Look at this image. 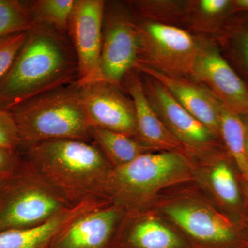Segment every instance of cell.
I'll return each mask as SVG.
<instances>
[{
	"mask_svg": "<svg viewBox=\"0 0 248 248\" xmlns=\"http://www.w3.org/2000/svg\"><path fill=\"white\" fill-rule=\"evenodd\" d=\"M76 0H35L27 1L32 27L53 29L68 35V27Z\"/></svg>",
	"mask_w": 248,
	"mask_h": 248,
	"instance_id": "44dd1931",
	"label": "cell"
},
{
	"mask_svg": "<svg viewBox=\"0 0 248 248\" xmlns=\"http://www.w3.org/2000/svg\"><path fill=\"white\" fill-rule=\"evenodd\" d=\"M21 140L17 124L9 111L0 108V146L19 151Z\"/></svg>",
	"mask_w": 248,
	"mask_h": 248,
	"instance_id": "484cf974",
	"label": "cell"
},
{
	"mask_svg": "<svg viewBox=\"0 0 248 248\" xmlns=\"http://www.w3.org/2000/svg\"><path fill=\"white\" fill-rule=\"evenodd\" d=\"M140 74L148 102L193 159L203 160L221 151V141L184 109L162 84L151 77Z\"/></svg>",
	"mask_w": 248,
	"mask_h": 248,
	"instance_id": "9c48e42d",
	"label": "cell"
},
{
	"mask_svg": "<svg viewBox=\"0 0 248 248\" xmlns=\"http://www.w3.org/2000/svg\"><path fill=\"white\" fill-rule=\"evenodd\" d=\"M122 85L135 105L139 141L154 151L177 152L191 156L184 145L166 128L148 102L141 74L136 68L126 75L121 87Z\"/></svg>",
	"mask_w": 248,
	"mask_h": 248,
	"instance_id": "2e32d148",
	"label": "cell"
},
{
	"mask_svg": "<svg viewBox=\"0 0 248 248\" xmlns=\"http://www.w3.org/2000/svg\"><path fill=\"white\" fill-rule=\"evenodd\" d=\"M138 56V35L133 18L125 10L106 2L99 63L89 78L76 84L101 81L121 87L124 78L135 69Z\"/></svg>",
	"mask_w": 248,
	"mask_h": 248,
	"instance_id": "ba28073f",
	"label": "cell"
},
{
	"mask_svg": "<svg viewBox=\"0 0 248 248\" xmlns=\"http://www.w3.org/2000/svg\"><path fill=\"white\" fill-rule=\"evenodd\" d=\"M135 68L159 81L184 109L221 141L220 103L203 86L192 80L166 76L148 67L136 66Z\"/></svg>",
	"mask_w": 248,
	"mask_h": 248,
	"instance_id": "e0dca14e",
	"label": "cell"
},
{
	"mask_svg": "<svg viewBox=\"0 0 248 248\" xmlns=\"http://www.w3.org/2000/svg\"><path fill=\"white\" fill-rule=\"evenodd\" d=\"M109 203L80 215L55 235L48 248H111L125 215Z\"/></svg>",
	"mask_w": 248,
	"mask_h": 248,
	"instance_id": "5bb4252c",
	"label": "cell"
},
{
	"mask_svg": "<svg viewBox=\"0 0 248 248\" xmlns=\"http://www.w3.org/2000/svg\"><path fill=\"white\" fill-rule=\"evenodd\" d=\"M78 86L91 127L106 129L137 139L135 105L130 96L124 94L122 88L101 81Z\"/></svg>",
	"mask_w": 248,
	"mask_h": 248,
	"instance_id": "8fae6325",
	"label": "cell"
},
{
	"mask_svg": "<svg viewBox=\"0 0 248 248\" xmlns=\"http://www.w3.org/2000/svg\"><path fill=\"white\" fill-rule=\"evenodd\" d=\"M231 8L235 11H248V0H235L232 1Z\"/></svg>",
	"mask_w": 248,
	"mask_h": 248,
	"instance_id": "83f0119b",
	"label": "cell"
},
{
	"mask_svg": "<svg viewBox=\"0 0 248 248\" xmlns=\"http://www.w3.org/2000/svg\"><path fill=\"white\" fill-rule=\"evenodd\" d=\"M106 2L103 0H76L70 19L68 35L79 63V80L95 71L103 44Z\"/></svg>",
	"mask_w": 248,
	"mask_h": 248,
	"instance_id": "4fadbf2b",
	"label": "cell"
},
{
	"mask_svg": "<svg viewBox=\"0 0 248 248\" xmlns=\"http://www.w3.org/2000/svg\"><path fill=\"white\" fill-rule=\"evenodd\" d=\"M22 158L0 184V232L38 226L74 205Z\"/></svg>",
	"mask_w": 248,
	"mask_h": 248,
	"instance_id": "8992f818",
	"label": "cell"
},
{
	"mask_svg": "<svg viewBox=\"0 0 248 248\" xmlns=\"http://www.w3.org/2000/svg\"><path fill=\"white\" fill-rule=\"evenodd\" d=\"M133 21L138 40L136 66L191 79L200 47L199 39L177 26L143 19Z\"/></svg>",
	"mask_w": 248,
	"mask_h": 248,
	"instance_id": "52a82bcc",
	"label": "cell"
},
{
	"mask_svg": "<svg viewBox=\"0 0 248 248\" xmlns=\"http://www.w3.org/2000/svg\"><path fill=\"white\" fill-rule=\"evenodd\" d=\"M244 117H246V118H247L248 120V113L247 114V115L244 116Z\"/></svg>",
	"mask_w": 248,
	"mask_h": 248,
	"instance_id": "1f68e13d",
	"label": "cell"
},
{
	"mask_svg": "<svg viewBox=\"0 0 248 248\" xmlns=\"http://www.w3.org/2000/svg\"><path fill=\"white\" fill-rule=\"evenodd\" d=\"M91 138L113 168L127 164L145 153L156 152L133 137L97 127L91 128Z\"/></svg>",
	"mask_w": 248,
	"mask_h": 248,
	"instance_id": "ffe728a7",
	"label": "cell"
},
{
	"mask_svg": "<svg viewBox=\"0 0 248 248\" xmlns=\"http://www.w3.org/2000/svg\"><path fill=\"white\" fill-rule=\"evenodd\" d=\"M19 153L71 204L104 201V185L113 167L94 143L49 140Z\"/></svg>",
	"mask_w": 248,
	"mask_h": 248,
	"instance_id": "7a4b0ae2",
	"label": "cell"
},
{
	"mask_svg": "<svg viewBox=\"0 0 248 248\" xmlns=\"http://www.w3.org/2000/svg\"><path fill=\"white\" fill-rule=\"evenodd\" d=\"M78 80L79 63L68 35L34 26L0 80V108L12 110Z\"/></svg>",
	"mask_w": 248,
	"mask_h": 248,
	"instance_id": "6da1fadb",
	"label": "cell"
},
{
	"mask_svg": "<svg viewBox=\"0 0 248 248\" xmlns=\"http://www.w3.org/2000/svg\"><path fill=\"white\" fill-rule=\"evenodd\" d=\"M5 177H6V176L4 175L2 173L0 172V184L3 182Z\"/></svg>",
	"mask_w": 248,
	"mask_h": 248,
	"instance_id": "4dcf8cb0",
	"label": "cell"
},
{
	"mask_svg": "<svg viewBox=\"0 0 248 248\" xmlns=\"http://www.w3.org/2000/svg\"><path fill=\"white\" fill-rule=\"evenodd\" d=\"M247 199H248V190L247 191Z\"/></svg>",
	"mask_w": 248,
	"mask_h": 248,
	"instance_id": "d6a6232c",
	"label": "cell"
},
{
	"mask_svg": "<svg viewBox=\"0 0 248 248\" xmlns=\"http://www.w3.org/2000/svg\"><path fill=\"white\" fill-rule=\"evenodd\" d=\"M196 160L177 152H151L120 167L108 176L103 200L125 213L151 208L163 191L195 182Z\"/></svg>",
	"mask_w": 248,
	"mask_h": 248,
	"instance_id": "3957f363",
	"label": "cell"
},
{
	"mask_svg": "<svg viewBox=\"0 0 248 248\" xmlns=\"http://www.w3.org/2000/svg\"><path fill=\"white\" fill-rule=\"evenodd\" d=\"M220 135L246 192L248 190V166L246 155V125L242 116L228 110L220 104Z\"/></svg>",
	"mask_w": 248,
	"mask_h": 248,
	"instance_id": "d6986e66",
	"label": "cell"
},
{
	"mask_svg": "<svg viewBox=\"0 0 248 248\" xmlns=\"http://www.w3.org/2000/svg\"><path fill=\"white\" fill-rule=\"evenodd\" d=\"M129 7L143 20L169 24V22H187V1H130Z\"/></svg>",
	"mask_w": 248,
	"mask_h": 248,
	"instance_id": "7402d4cb",
	"label": "cell"
},
{
	"mask_svg": "<svg viewBox=\"0 0 248 248\" xmlns=\"http://www.w3.org/2000/svg\"><path fill=\"white\" fill-rule=\"evenodd\" d=\"M243 50H244V56L248 64V33L244 38V44H243Z\"/></svg>",
	"mask_w": 248,
	"mask_h": 248,
	"instance_id": "f1b7e54d",
	"label": "cell"
},
{
	"mask_svg": "<svg viewBox=\"0 0 248 248\" xmlns=\"http://www.w3.org/2000/svg\"><path fill=\"white\" fill-rule=\"evenodd\" d=\"M28 32L0 37V80L12 66L27 39Z\"/></svg>",
	"mask_w": 248,
	"mask_h": 248,
	"instance_id": "d4e9b609",
	"label": "cell"
},
{
	"mask_svg": "<svg viewBox=\"0 0 248 248\" xmlns=\"http://www.w3.org/2000/svg\"><path fill=\"white\" fill-rule=\"evenodd\" d=\"M9 112L19 130V151L49 140H91L92 127L76 83L35 98Z\"/></svg>",
	"mask_w": 248,
	"mask_h": 248,
	"instance_id": "5b68a950",
	"label": "cell"
},
{
	"mask_svg": "<svg viewBox=\"0 0 248 248\" xmlns=\"http://www.w3.org/2000/svg\"><path fill=\"white\" fill-rule=\"evenodd\" d=\"M196 163L195 182L208 192L222 212L243 226L245 203L242 190L228 155L220 151Z\"/></svg>",
	"mask_w": 248,
	"mask_h": 248,
	"instance_id": "7c38bea8",
	"label": "cell"
},
{
	"mask_svg": "<svg viewBox=\"0 0 248 248\" xmlns=\"http://www.w3.org/2000/svg\"><path fill=\"white\" fill-rule=\"evenodd\" d=\"M152 210L172 225L191 248H248V232L195 190L159 196Z\"/></svg>",
	"mask_w": 248,
	"mask_h": 248,
	"instance_id": "277c9868",
	"label": "cell"
},
{
	"mask_svg": "<svg viewBox=\"0 0 248 248\" xmlns=\"http://www.w3.org/2000/svg\"><path fill=\"white\" fill-rule=\"evenodd\" d=\"M32 28L27 1L0 0V37L28 32Z\"/></svg>",
	"mask_w": 248,
	"mask_h": 248,
	"instance_id": "603a6c76",
	"label": "cell"
},
{
	"mask_svg": "<svg viewBox=\"0 0 248 248\" xmlns=\"http://www.w3.org/2000/svg\"><path fill=\"white\" fill-rule=\"evenodd\" d=\"M200 47L191 79L203 86L228 110L248 113V89L211 42L199 39Z\"/></svg>",
	"mask_w": 248,
	"mask_h": 248,
	"instance_id": "30bf717a",
	"label": "cell"
},
{
	"mask_svg": "<svg viewBox=\"0 0 248 248\" xmlns=\"http://www.w3.org/2000/svg\"><path fill=\"white\" fill-rule=\"evenodd\" d=\"M106 202L101 200L84 201L38 226L0 232V248H48L55 235L65 226L82 214Z\"/></svg>",
	"mask_w": 248,
	"mask_h": 248,
	"instance_id": "ac0fdd59",
	"label": "cell"
},
{
	"mask_svg": "<svg viewBox=\"0 0 248 248\" xmlns=\"http://www.w3.org/2000/svg\"><path fill=\"white\" fill-rule=\"evenodd\" d=\"M111 248H191L169 222L151 208L125 213Z\"/></svg>",
	"mask_w": 248,
	"mask_h": 248,
	"instance_id": "9a60e30c",
	"label": "cell"
},
{
	"mask_svg": "<svg viewBox=\"0 0 248 248\" xmlns=\"http://www.w3.org/2000/svg\"><path fill=\"white\" fill-rule=\"evenodd\" d=\"M243 119L246 125V155H247V162L248 166V120L246 117L242 116Z\"/></svg>",
	"mask_w": 248,
	"mask_h": 248,
	"instance_id": "f546056e",
	"label": "cell"
},
{
	"mask_svg": "<svg viewBox=\"0 0 248 248\" xmlns=\"http://www.w3.org/2000/svg\"><path fill=\"white\" fill-rule=\"evenodd\" d=\"M231 3L229 0L187 1V22L192 27L204 30L231 9Z\"/></svg>",
	"mask_w": 248,
	"mask_h": 248,
	"instance_id": "cb8c5ba5",
	"label": "cell"
},
{
	"mask_svg": "<svg viewBox=\"0 0 248 248\" xmlns=\"http://www.w3.org/2000/svg\"><path fill=\"white\" fill-rule=\"evenodd\" d=\"M19 151L0 146V172L7 177L17 169L22 161Z\"/></svg>",
	"mask_w": 248,
	"mask_h": 248,
	"instance_id": "4316f807",
	"label": "cell"
}]
</instances>
